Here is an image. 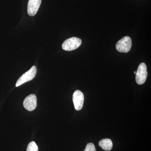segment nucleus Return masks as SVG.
<instances>
[{
    "label": "nucleus",
    "instance_id": "1",
    "mask_svg": "<svg viewBox=\"0 0 151 151\" xmlns=\"http://www.w3.org/2000/svg\"><path fill=\"white\" fill-rule=\"evenodd\" d=\"M82 41L80 38L72 37L68 39L63 43V49L65 51H71L78 48L81 45Z\"/></svg>",
    "mask_w": 151,
    "mask_h": 151
},
{
    "label": "nucleus",
    "instance_id": "2",
    "mask_svg": "<svg viewBox=\"0 0 151 151\" xmlns=\"http://www.w3.org/2000/svg\"><path fill=\"white\" fill-rule=\"evenodd\" d=\"M132 41L129 36H125L119 40L116 45V48L119 52H128L131 50Z\"/></svg>",
    "mask_w": 151,
    "mask_h": 151
},
{
    "label": "nucleus",
    "instance_id": "8",
    "mask_svg": "<svg viewBox=\"0 0 151 151\" xmlns=\"http://www.w3.org/2000/svg\"><path fill=\"white\" fill-rule=\"evenodd\" d=\"M99 145L104 150L111 151L113 147L112 141L109 139H104L101 140L99 142Z\"/></svg>",
    "mask_w": 151,
    "mask_h": 151
},
{
    "label": "nucleus",
    "instance_id": "7",
    "mask_svg": "<svg viewBox=\"0 0 151 151\" xmlns=\"http://www.w3.org/2000/svg\"><path fill=\"white\" fill-rule=\"evenodd\" d=\"M42 0H29L27 5V13L30 16L33 17L37 13Z\"/></svg>",
    "mask_w": 151,
    "mask_h": 151
},
{
    "label": "nucleus",
    "instance_id": "11",
    "mask_svg": "<svg viewBox=\"0 0 151 151\" xmlns=\"http://www.w3.org/2000/svg\"><path fill=\"white\" fill-rule=\"evenodd\" d=\"M134 73L135 74H136V71H134Z\"/></svg>",
    "mask_w": 151,
    "mask_h": 151
},
{
    "label": "nucleus",
    "instance_id": "4",
    "mask_svg": "<svg viewBox=\"0 0 151 151\" xmlns=\"http://www.w3.org/2000/svg\"><path fill=\"white\" fill-rule=\"evenodd\" d=\"M37 68L35 66H33L29 70L26 72L19 78L17 81L16 86L17 87L26 83L27 81L32 80L35 77L37 73Z\"/></svg>",
    "mask_w": 151,
    "mask_h": 151
},
{
    "label": "nucleus",
    "instance_id": "10",
    "mask_svg": "<svg viewBox=\"0 0 151 151\" xmlns=\"http://www.w3.org/2000/svg\"><path fill=\"white\" fill-rule=\"evenodd\" d=\"M84 151H96V150L94 144L89 143L86 146Z\"/></svg>",
    "mask_w": 151,
    "mask_h": 151
},
{
    "label": "nucleus",
    "instance_id": "6",
    "mask_svg": "<svg viewBox=\"0 0 151 151\" xmlns=\"http://www.w3.org/2000/svg\"><path fill=\"white\" fill-rule=\"evenodd\" d=\"M37 105V99L35 94H31L26 97L24 101V108L28 111H32L35 109Z\"/></svg>",
    "mask_w": 151,
    "mask_h": 151
},
{
    "label": "nucleus",
    "instance_id": "9",
    "mask_svg": "<svg viewBox=\"0 0 151 151\" xmlns=\"http://www.w3.org/2000/svg\"><path fill=\"white\" fill-rule=\"evenodd\" d=\"M38 147L35 142H31L27 146V151H38Z\"/></svg>",
    "mask_w": 151,
    "mask_h": 151
},
{
    "label": "nucleus",
    "instance_id": "3",
    "mask_svg": "<svg viewBox=\"0 0 151 151\" xmlns=\"http://www.w3.org/2000/svg\"><path fill=\"white\" fill-rule=\"evenodd\" d=\"M147 71L146 65L142 63L138 68L136 73V81L137 84L142 85L145 83L147 77Z\"/></svg>",
    "mask_w": 151,
    "mask_h": 151
},
{
    "label": "nucleus",
    "instance_id": "5",
    "mask_svg": "<svg viewBox=\"0 0 151 151\" xmlns=\"http://www.w3.org/2000/svg\"><path fill=\"white\" fill-rule=\"evenodd\" d=\"M73 101L76 110L80 111L82 109L84 104V94L80 90H76L73 93Z\"/></svg>",
    "mask_w": 151,
    "mask_h": 151
}]
</instances>
